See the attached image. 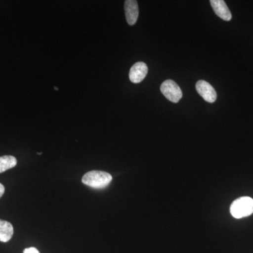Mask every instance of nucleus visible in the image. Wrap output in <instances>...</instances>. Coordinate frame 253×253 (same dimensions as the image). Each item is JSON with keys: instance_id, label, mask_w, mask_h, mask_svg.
<instances>
[{"instance_id": "10", "label": "nucleus", "mask_w": 253, "mask_h": 253, "mask_svg": "<svg viewBox=\"0 0 253 253\" xmlns=\"http://www.w3.org/2000/svg\"><path fill=\"white\" fill-rule=\"evenodd\" d=\"M23 253H40V252L36 248L31 247L25 249Z\"/></svg>"}, {"instance_id": "7", "label": "nucleus", "mask_w": 253, "mask_h": 253, "mask_svg": "<svg viewBox=\"0 0 253 253\" xmlns=\"http://www.w3.org/2000/svg\"><path fill=\"white\" fill-rule=\"evenodd\" d=\"M213 11L217 16L224 21H229L232 18L230 10L226 5L225 1L223 0H211L210 1Z\"/></svg>"}, {"instance_id": "11", "label": "nucleus", "mask_w": 253, "mask_h": 253, "mask_svg": "<svg viewBox=\"0 0 253 253\" xmlns=\"http://www.w3.org/2000/svg\"><path fill=\"white\" fill-rule=\"evenodd\" d=\"M5 189L4 186L2 185V184L0 183V198H1V196H3L4 194Z\"/></svg>"}, {"instance_id": "3", "label": "nucleus", "mask_w": 253, "mask_h": 253, "mask_svg": "<svg viewBox=\"0 0 253 253\" xmlns=\"http://www.w3.org/2000/svg\"><path fill=\"white\" fill-rule=\"evenodd\" d=\"M161 91L166 99L172 103L179 102L182 98L183 94L180 87L172 80L163 82L161 86Z\"/></svg>"}, {"instance_id": "6", "label": "nucleus", "mask_w": 253, "mask_h": 253, "mask_svg": "<svg viewBox=\"0 0 253 253\" xmlns=\"http://www.w3.org/2000/svg\"><path fill=\"white\" fill-rule=\"evenodd\" d=\"M125 11L126 22L129 26L135 24L139 17V6L136 0H126L125 1Z\"/></svg>"}, {"instance_id": "5", "label": "nucleus", "mask_w": 253, "mask_h": 253, "mask_svg": "<svg viewBox=\"0 0 253 253\" xmlns=\"http://www.w3.org/2000/svg\"><path fill=\"white\" fill-rule=\"evenodd\" d=\"M148 73V66L144 62H137L131 66L129 77L131 83H140L144 81Z\"/></svg>"}, {"instance_id": "4", "label": "nucleus", "mask_w": 253, "mask_h": 253, "mask_svg": "<svg viewBox=\"0 0 253 253\" xmlns=\"http://www.w3.org/2000/svg\"><path fill=\"white\" fill-rule=\"evenodd\" d=\"M196 89L200 96L208 103H214L217 99V95L215 89L208 82L198 81L196 83Z\"/></svg>"}, {"instance_id": "9", "label": "nucleus", "mask_w": 253, "mask_h": 253, "mask_svg": "<svg viewBox=\"0 0 253 253\" xmlns=\"http://www.w3.org/2000/svg\"><path fill=\"white\" fill-rule=\"evenodd\" d=\"M17 164V160L12 156H4L0 157V173L14 168Z\"/></svg>"}, {"instance_id": "12", "label": "nucleus", "mask_w": 253, "mask_h": 253, "mask_svg": "<svg viewBox=\"0 0 253 253\" xmlns=\"http://www.w3.org/2000/svg\"><path fill=\"white\" fill-rule=\"evenodd\" d=\"M54 89H56V90H58V88L56 87V86H55Z\"/></svg>"}, {"instance_id": "2", "label": "nucleus", "mask_w": 253, "mask_h": 253, "mask_svg": "<svg viewBox=\"0 0 253 253\" xmlns=\"http://www.w3.org/2000/svg\"><path fill=\"white\" fill-rule=\"evenodd\" d=\"M231 215L236 219L248 217L253 213V199L251 197H241L235 200L230 208Z\"/></svg>"}, {"instance_id": "8", "label": "nucleus", "mask_w": 253, "mask_h": 253, "mask_svg": "<svg viewBox=\"0 0 253 253\" xmlns=\"http://www.w3.org/2000/svg\"><path fill=\"white\" fill-rule=\"evenodd\" d=\"M14 234L12 224L8 221L0 219V241L6 243L9 241Z\"/></svg>"}, {"instance_id": "1", "label": "nucleus", "mask_w": 253, "mask_h": 253, "mask_svg": "<svg viewBox=\"0 0 253 253\" xmlns=\"http://www.w3.org/2000/svg\"><path fill=\"white\" fill-rule=\"evenodd\" d=\"M112 176L109 173L102 171H90L83 176V184L94 189H104L112 181Z\"/></svg>"}]
</instances>
